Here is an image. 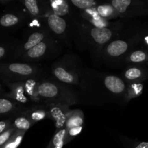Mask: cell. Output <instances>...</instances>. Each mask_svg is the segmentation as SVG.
Masks as SVG:
<instances>
[{
  "label": "cell",
  "mask_w": 148,
  "mask_h": 148,
  "mask_svg": "<svg viewBox=\"0 0 148 148\" xmlns=\"http://www.w3.org/2000/svg\"><path fill=\"white\" fill-rule=\"evenodd\" d=\"M106 88L114 93H121L125 90V84L122 79L116 76H108L104 79Z\"/></svg>",
  "instance_id": "cell-1"
},
{
  "label": "cell",
  "mask_w": 148,
  "mask_h": 148,
  "mask_svg": "<svg viewBox=\"0 0 148 148\" xmlns=\"http://www.w3.org/2000/svg\"><path fill=\"white\" fill-rule=\"evenodd\" d=\"M91 36L96 43L103 44L111 39L112 32L106 27H93L90 32Z\"/></svg>",
  "instance_id": "cell-2"
},
{
  "label": "cell",
  "mask_w": 148,
  "mask_h": 148,
  "mask_svg": "<svg viewBox=\"0 0 148 148\" xmlns=\"http://www.w3.org/2000/svg\"><path fill=\"white\" fill-rule=\"evenodd\" d=\"M48 25L56 34H62L66 30V24L65 20L56 14L49 16L48 18Z\"/></svg>",
  "instance_id": "cell-3"
},
{
  "label": "cell",
  "mask_w": 148,
  "mask_h": 148,
  "mask_svg": "<svg viewBox=\"0 0 148 148\" xmlns=\"http://www.w3.org/2000/svg\"><path fill=\"white\" fill-rule=\"evenodd\" d=\"M128 49V45L124 40H114L109 43L107 47V52L111 56H119L125 53Z\"/></svg>",
  "instance_id": "cell-4"
},
{
  "label": "cell",
  "mask_w": 148,
  "mask_h": 148,
  "mask_svg": "<svg viewBox=\"0 0 148 148\" xmlns=\"http://www.w3.org/2000/svg\"><path fill=\"white\" fill-rule=\"evenodd\" d=\"M38 92L43 98H54L58 95L59 90L56 85L51 82H43L38 88Z\"/></svg>",
  "instance_id": "cell-5"
},
{
  "label": "cell",
  "mask_w": 148,
  "mask_h": 148,
  "mask_svg": "<svg viewBox=\"0 0 148 148\" xmlns=\"http://www.w3.org/2000/svg\"><path fill=\"white\" fill-rule=\"evenodd\" d=\"M10 71L14 73L20 74L21 75H30L33 73V69L30 65L26 64L14 63L9 66Z\"/></svg>",
  "instance_id": "cell-6"
},
{
  "label": "cell",
  "mask_w": 148,
  "mask_h": 148,
  "mask_svg": "<svg viewBox=\"0 0 148 148\" xmlns=\"http://www.w3.org/2000/svg\"><path fill=\"white\" fill-rule=\"evenodd\" d=\"M43 38H44V35L43 33H39V32L32 33L30 37L28 38V39H27L25 44L24 45V49L25 50L29 51L32 48L35 47L38 44L41 43Z\"/></svg>",
  "instance_id": "cell-7"
},
{
  "label": "cell",
  "mask_w": 148,
  "mask_h": 148,
  "mask_svg": "<svg viewBox=\"0 0 148 148\" xmlns=\"http://www.w3.org/2000/svg\"><path fill=\"white\" fill-rule=\"evenodd\" d=\"M54 75L59 80L66 83H72L75 80L74 77L62 67L56 68L54 69Z\"/></svg>",
  "instance_id": "cell-8"
},
{
  "label": "cell",
  "mask_w": 148,
  "mask_h": 148,
  "mask_svg": "<svg viewBox=\"0 0 148 148\" xmlns=\"http://www.w3.org/2000/svg\"><path fill=\"white\" fill-rule=\"evenodd\" d=\"M46 50V44L43 42H41L35 47L32 48L29 51H27V54L29 57L36 59V58H39L43 56L45 53Z\"/></svg>",
  "instance_id": "cell-9"
},
{
  "label": "cell",
  "mask_w": 148,
  "mask_h": 148,
  "mask_svg": "<svg viewBox=\"0 0 148 148\" xmlns=\"http://www.w3.org/2000/svg\"><path fill=\"white\" fill-rule=\"evenodd\" d=\"M51 114L53 119L56 121V127L58 128L62 127L66 121V117H65L64 113L62 112V109H60L58 107L53 108L51 109Z\"/></svg>",
  "instance_id": "cell-10"
},
{
  "label": "cell",
  "mask_w": 148,
  "mask_h": 148,
  "mask_svg": "<svg viewBox=\"0 0 148 148\" xmlns=\"http://www.w3.org/2000/svg\"><path fill=\"white\" fill-rule=\"evenodd\" d=\"M144 76H145L144 71H143L140 68H130L125 72L126 78L130 80H137V79H141Z\"/></svg>",
  "instance_id": "cell-11"
},
{
  "label": "cell",
  "mask_w": 148,
  "mask_h": 148,
  "mask_svg": "<svg viewBox=\"0 0 148 148\" xmlns=\"http://www.w3.org/2000/svg\"><path fill=\"white\" fill-rule=\"evenodd\" d=\"M131 3V0H114L111 1V4L114 8L120 13L125 12Z\"/></svg>",
  "instance_id": "cell-12"
},
{
  "label": "cell",
  "mask_w": 148,
  "mask_h": 148,
  "mask_svg": "<svg viewBox=\"0 0 148 148\" xmlns=\"http://www.w3.org/2000/svg\"><path fill=\"white\" fill-rule=\"evenodd\" d=\"M130 60L134 63H141L148 61V52L143 51L133 52L130 56Z\"/></svg>",
  "instance_id": "cell-13"
},
{
  "label": "cell",
  "mask_w": 148,
  "mask_h": 148,
  "mask_svg": "<svg viewBox=\"0 0 148 148\" xmlns=\"http://www.w3.org/2000/svg\"><path fill=\"white\" fill-rule=\"evenodd\" d=\"M53 9L55 11L56 14H65L68 11V6L66 3L64 1H56L53 3Z\"/></svg>",
  "instance_id": "cell-14"
},
{
  "label": "cell",
  "mask_w": 148,
  "mask_h": 148,
  "mask_svg": "<svg viewBox=\"0 0 148 148\" xmlns=\"http://www.w3.org/2000/svg\"><path fill=\"white\" fill-rule=\"evenodd\" d=\"M18 23V18L15 15L7 14L3 16L0 20V23L4 27H10Z\"/></svg>",
  "instance_id": "cell-15"
},
{
  "label": "cell",
  "mask_w": 148,
  "mask_h": 148,
  "mask_svg": "<svg viewBox=\"0 0 148 148\" xmlns=\"http://www.w3.org/2000/svg\"><path fill=\"white\" fill-rule=\"evenodd\" d=\"M72 3L80 9L91 8L96 4V2L92 0H72Z\"/></svg>",
  "instance_id": "cell-16"
},
{
  "label": "cell",
  "mask_w": 148,
  "mask_h": 148,
  "mask_svg": "<svg viewBox=\"0 0 148 148\" xmlns=\"http://www.w3.org/2000/svg\"><path fill=\"white\" fill-rule=\"evenodd\" d=\"M25 5L33 15H37L40 12L38 6V2L36 0H26L25 1Z\"/></svg>",
  "instance_id": "cell-17"
},
{
  "label": "cell",
  "mask_w": 148,
  "mask_h": 148,
  "mask_svg": "<svg viewBox=\"0 0 148 148\" xmlns=\"http://www.w3.org/2000/svg\"><path fill=\"white\" fill-rule=\"evenodd\" d=\"M14 125L19 130H27L30 128V122L25 117H19L14 121Z\"/></svg>",
  "instance_id": "cell-18"
},
{
  "label": "cell",
  "mask_w": 148,
  "mask_h": 148,
  "mask_svg": "<svg viewBox=\"0 0 148 148\" xmlns=\"http://www.w3.org/2000/svg\"><path fill=\"white\" fill-rule=\"evenodd\" d=\"M65 134H66V130H62L55 134L54 137H53V141H52V144H53V147H56L58 145L63 143L64 140Z\"/></svg>",
  "instance_id": "cell-19"
},
{
  "label": "cell",
  "mask_w": 148,
  "mask_h": 148,
  "mask_svg": "<svg viewBox=\"0 0 148 148\" xmlns=\"http://www.w3.org/2000/svg\"><path fill=\"white\" fill-rule=\"evenodd\" d=\"M12 108V103L7 99H0V114H4L10 110Z\"/></svg>",
  "instance_id": "cell-20"
},
{
  "label": "cell",
  "mask_w": 148,
  "mask_h": 148,
  "mask_svg": "<svg viewBox=\"0 0 148 148\" xmlns=\"http://www.w3.org/2000/svg\"><path fill=\"white\" fill-rule=\"evenodd\" d=\"M82 124V120L80 117L79 116H73L68 121L67 127L68 128L71 129L73 127H81Z\"/></svg>",
  "instance_id": "cell-21"
},
{
  "label": "cell",
  "mask_w": 148,
  "mask_h": 148,
  "mask_svg": "<svg viewBox=\"0 0 148 148\" xmlns=\"http://www.w3.org/2000/svg\"><path fill=\"white\" fill-rule=\"evenodd\" d=\"M46 116V113L43 110H34L31 113V119L34 121H38Z\"/></svg>",
  "instance_id": "cell-22"
},
{
  "label": "cell",
  "mask_w": 148,
  "mask_h": 148,
  "mask_svg": "<svg viewBox=\"0 0 148 148\" xmlns=\"http://www.w3.org/2000/svg\"><path fill=\"white\" fill-rule=\"evenodd\" d=\"M22 139H23V137H22V136H18L14 141L10 142L8 144L6 145L4 148H17V147H18V146L20 145V143H21Z\"/></svg>",
  "instance_id": "cell-23"
},
{
  "label": "cell",
  "mask_w": 148,
  "mask_h": 148,
  "mask_svg": "<svg viewBox=\"0 0 148 148\" xmlns=\"http://www.w3.org/2000/svg\"><path fill=\"white\" fill-rule=\"evenodd\" d=\"M110 11H111L109 7H105V6H100L98 7V12L103 17H108L110 14Z\"/></svg>",
  "instance_id": "cell-24"
},
{
  "label": "cell",
  "mask_w": 148,
  "mask_h": 148,
  "mask_svg": "<svg viewBox=\"0 0 148 148\" xmlns=\"http://www.w3.org/2000/svg\"><path fill=\"white\" fill-rule=\"evenodd\" d=\"M11 135V131H7L0 135V146L4 145Z\"/></svg>",
  "instance_id": "cell-25"
},
{
  "label": "cell",
  "mask_w": 148,
  "mask_h": 148,
  "mask_svg": "<svg viewBox=\"0 0 148 148\" xmlns=\"http://www.w3.org/2000/svg\"><path fill=\"white\" fill-rule=\"evenodd\" d=\"M82 130V127H73V128L69 129V134L72 136H75L76 134H79Z\"/></svg>",
  "instance_id": "cell-26"
},
{
  "label": "cell",
  "mask_w": 148,
  "mask_h": 148,
  "mask_svg": "<svg viewBox=\"0 0 148 148\" xmlns=\"http://www.w3.org/2000/svg\"><path fill=\"white\" fill-rule=\"evenodd\" d=\"M134 148H148V143H141Z\"/></svg>",
  "instance_id": "cell-27"
},
{
  "label": "cell",
  "mask_w": 148,
  "mask_h": 148,
  "mask_svg": "<svg viewBox=\"0 0 148 148\" xmlns=\"http://www.w3.org/2000/svg\"><path fill=\"white\" fill-rule=\"evenodd\" d=\"M6 128V123L4 121H0V133L2 132Z\"/></svg>",
  "instance_id": "cell-28"
},
{
  "label": "cell",
  "mask_w": 148,
  "mask_h": 148,
  "mask_svg": "<svg viewBox=\"0 0 148 148\" xmlns=\"http://www.w3.org/2000/svg\"><path fill=\"white\" fill-rule=\"evenodd\" d=\"M4 52H5V51H4V48H2L1 46H0V58L2 57V56H4Z\"/></svg>",
  "instance_id": "cell-29"
},
{
  "label": "cell",
  "mask_w": 148,
  "mask_h": 148,
  "mask_svg": "<svg viewBox=\"0 0 148 148\" xmlns=\"http://www.w3.org/2000/svg\"><path fill=\"white\" fill-rule=\"evenodd\" d=\"M64 142H63V143H62L61 144L58 145L57 146H56V147H53V148H62L64 146Z\"/></svg>",
  "instance_id": "cell-30"
}]
</instances>
